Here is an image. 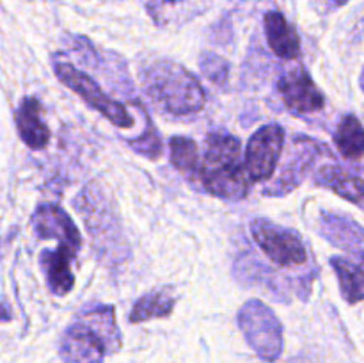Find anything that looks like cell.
Instances as JSON below:
<instances>
[{
  "label": "cell",
  "instance_id": "cell-5",
  "mask_svg": "<svg viewBox=\"0 0 364 363\" xmlns=\"http://www.w3.org/2000/svg\"><path fill=\"white\" fill-rule=\"evenodd\" d=\"M53 71H55L59 80L63 82L66 88H70L71 91L77 93L91 109L98 110V112L102 114V116H105L112 125H116V127L119 128H130L132 125H134V117L128 112L127 107H124L123 103L110 98V96L103 91L102 85H100L95 78L89 77L87 73L77 70L73 64L66 63V60H55V63H53Z\"/></svg>",
  "mask_w": 364,
  "mask_h": 363
},
{
  "label": "cell",
  "instance_id": "cell-22",
  "mask_svg": "<svg viewBox=\"0 0 364 363\" xmlns=\"http://www.w3.org/2000/svg\"><path fill=\"white\" fill-rule=\"evenodd\" d=\"M130 146L141 155L149 157V159H159L162 155V137H160L159 130L153 127L148 121L146 132L137 139V141H130Z\"/></svg>",
  "mask_w": 364,
  "mask_h": 363
},
{
  "label": "cell",
  "instance_id": "cell-11",
  "mask_svg": "<svg viewBox=\"0 0 364 363\" xmlns=\"http://www.w3.org/2000/svg\"><path fill=\"white\" fill-rule=\"evenodd\" d=\"M318 231L336 248L354 256H364V230L354 219L341 214L322 212Z\"/></svg>",
  "mask_w": 364,
  "mask_h": 363
},
{
  "label": "cell",
  "instance_id": "cell-24",
  "mask_svg": "<svg viewBox=\"0 0 364 363\" xmlns=\"http://www.w3.org/2000/svg\"><path fill=\"white\" fill-rule=\"evenodd\" d=\"M361 88H363V91H364V70H363V73H361Z\"/></svg>",
  "mask_w": 364,
  "mask_h": 363
},
{
  "label": "cell",
  "instance_id": "cell-13",
  "mask_svg": "<svg viewBox=\"0 0 364 363\" xmlns=\"http://www.w3.org/2000/svg\"><path fill=\"white\" fill-rule=\"evenodd\" d=\"M212 6V0H148V13L159 27H181L201 16Z\"/></svg>",
  "mask_w": 364,
  "mask_h": 363
},
{
  "label": "cell",
  "instance_id": "cell-15",
  "mask_svg": "<svg viewBox=\"0 0 364 363\" xmlns=\"http://www.w3.org/2000/svg\"><path fill=\"white\" fill-rule=\"evenodd\" d=\"M16 128L21 141L31 149H43L50 142V128L43 120V109L39 100L23 98L16 110Z\"/></svg>",
  "mask_w": 364,
  "mask_h": 363
},
{
  "label": "cell",
  "instance_id": "cell-17",
  "mask_svg": "<svg viewBox=\"0 0 364 363\" xmlns=\"http://www.w3.org/2000/svg\"><path fill=\"white\" fill-rule=\"evenodd\" d=\"M334 273L340 281L341 295L347 302H355L364 299V256L347 258V256H333L331 258Z\"/></svg>",
  "mask_w": 364,
  "mask_h": 363
},
{
  "label": "cell",
  "instance_id": "cell-16",
  "mask_svg": "<svg viewBox=\"0 0 364 363\" xmlns=\"http://www.w3.org/2000/svg\"><path fill=\"white\" fill-rule=\"evenodd\" d=\"M315 182L364 209V177L361 174L341 166H323L315 173Z\"/></svg>",
  "mask_w": 364,
  "mask_h": 363
},
{
  "label": "cell",
  "instance_id": "cell-19",
  "mask_svg": "<svg viewBox=\"0 0 364 363\" xmlns=\"http://www.w3.org/2000/svg\"><path fill=\"white\" fill-rule=\"evenodd\" d=\"M334 142L341 155L348 160H359L364 157V128L355 116L341 117L334 134Z\"/></svg>",
  "mask_w": 364,
  "mask_h": 363
},
{
  "label": "cell",
  "instance_id": "cell-18",
  "mask_svg": "<svg viewBox=\"0 0 364 363\" xmlns=\"http://www.w3.org/2000/svg\"><path fill=\"white\" fill-rule=\"evenodd\" d=\"M176 301L178 298L171 287H164L159 288V290L148 292L132 308L130 322L137 324L151 319H166V317H169L173 313Z\"/></svg>",
  "mask_w": 364,
  "mask_h": 363
},
{
  "label": "cell",
  "instance_id": "cell-8",
  "mask_svg": "<svg viewBox=\"0 0 364 363\" xmlns=\"http://www.w3.org/2000/svg\"><path fill=\"white\" fill-rule=\"evenodd\" d=\"M323 152H327V148L315 139H294L290 155H288L287 162L283 164V169L263 192L269 196H284L297 189Z\"/></svg>",
  "mask_w": 364,
  "mask_h": 363
},
{
  "label": "cell",
  "instance_id": "cell-20",
  "mask_svg": "<svg viewBox=\"0 0 364 363\" xmlns=\"http://www.w3.org/2000/svg\"><path fill=\"white\" fill-rule=\"evenodd\" d=\"M171 164L180 171L188 180L199 178V169H201V159L198 153V144L191 137L185 135H174L169 141Z\"/></svg>",
  "mask_w": 364,
  "mask_h": 363
},
{
  "label": "cell",
  "instance_id": "cell-3",
  "mask_svg": "<svg viewBox=\"0 0 364 363\" xmlns=\"http://www.w3.org/2000/svg\"><path fill=\"white\" fill-rule=\"evenodd\" d=\"M121 345L112 306L85 312L60 340V356L66 363H102L107 351Z\"/></svg>",
  "mask_w": 364,
  "mask_h": 363
},
{
  "label": "cell",
  "instance_id": "cell-1",
  "mask_svg": "<svg viewBox=\"0 0 364 363\" xmlns=\"http://www.w3.org/2000/svg\"><path fill=\"white\" fill-rule=\"evenodd\" d=\"M141 80L153 105L171 116H191L199 112L206 103L201 82L174 60H151L142 68Z\"/></svg>",
  "mask_w": 364,
  "mask_h": 363
},
{
  "label": "cell",
  "instance_id": "cell-4",
  "mask_svg": "<svg viewBox=\"0 0 364 363\" xmlns=\"http://www.w3.org/2000/svg\"><path fill=\"white\" fill-rule=\"evenodd\" d=\"M238 327L259 358L265 362L279 358L283 352V326L265 302L249 299L238 312Z\"/></svg>",
  "mask_w": 364,
  "mask_h": 363
},
{
  "label": "cell",
  "instance_id": "cell-6",
  "mask_svg": "<svg viewBox=\"0 0 364 363\" xmlns=\"http://www.w3.org/2000/svg\"><path fill=\"white\" fill-rule=\"evenodd\" d=\"M251 233L270 262L281 267L302 265L308 260L304 241L295 230L258 217L251 223Z\"/></svg>",
  "mask_w": 364,
  "mask_h": 363
},
{
  "label": "cell",
  "instance_id": "cell-9",
  "mask_svg": "<svg viewBox=\"0 0 364 363\" xmlns=\"http://www.w3.org/2000/svg\"><path fill=\"white\" fill-rule=\"evenodd\" d=\"M277 91L284 107L297 116L320 112L326 105L323 93L304 68H291L284 71L277 80Z\"/></svg>",
  "mask_w": 364,
  "mask_h": 363
},
{
  "label": "cell",
  "instance_id": "cell-14",
  "mask_svg": "<svg viewBox=\"0 0 364 363\" xmlns=\"http://www.w3.org/2000/svg\"><path fill=\"white\" fill-rule=\"evenodd\" d=\"M267 43L277 57L294 60L301 56V39L294 25L279 11H269L263 18Z\"/></svg>",
  "mask_w": 364,
  "mask_h": 363
},
{
  "label": "cell",
  "instance_id": "cell-2",
  "mask_svg": "<svg viewBox=\"0 0 364 363\" xmlns=\"http://www.w3.org/2000/svg\"><path fill=\"white\" fill-rule=\"evenodd\" d=\"M240 149V141L228 132H215L206 137L199 180L210 194L231 201L247 196L251 178L242 162Z\"/></svg>",
  "mask_w": 364,
  "mask_h": 363
},
{
  "label": "cell",
  "instance_id": "cell-23",
  "mask_svg": "<svg viewBox=\"0 0 364 363\" xmlns=\"http://www.w3.org/2000/svg\"><path fill=\"white\" fill-rule=\"evenodd\" d=\"M334 4H336V6H343V4H347V2H350V0H333Z\"/></svg>",
  "mask_w": 364,
  "mask_h": 363
},
{
  "label": "cell",
  "instance_id": "cell-12",
  "mask_svg": "<svg viewBox=\"0 0 364 363\" xmlns=\"http://www.w3.org/2000/svg\"><path fill=\"white\" fill-rule=\"evenodd\" d=\"M77 249L60 242L55 249H45L39 263L43 267L50 290L55 295H66L75 285V274L71 269Z\"/></svg>",
  "mask_w": 364,
  "mask_h": 363
},
{
  "label": "cell",
  "instance_id": "cell-10",
  "mask_svg": "<svg viewBox=\"0 0 364 363\" xmlns=\"http://www.w3.org/2000/svg\"><path fill=\"white\" fill-rule=\"evenodd\" d=\"M32 230L43 241L57 238L59 244L63 242L77 251L82 246L80 231L75 226L73 219L60 206L52 205V203H45L36 209L32 216Z\"/></svg>",
  "mask_w": 364,
  "mask_h": 363
},
{
  "label": "cell",
  "instance_id": "cell-21",
  "mask_svg": "<svg viewBox=\"0 0 364 363\" xmlns=\"http://www.w3.org/2000/svg\"><path fill=\"white\" fill-rule=\"evenodd\" d=\"M199 66H201L203 75L220 88H224L230 80V63L217 53H203L199 59Z\"/></svg>",
  "mask_w": 364,
  "mask_h": 363
},
{
  "label": "cell",
  "instance_id": "cell-7",
  "mask_svg": "<svg viewBox=\"0 0 364 363\" xmlns=\"http://www.w3.org/2000/svg\"><path fill=\"white\" fill-rule=\"evenodd\" d=\"M284 146V128L281 125H265L251 135L245 149V169L251 182L270 180L276 173Z\"/></svg>",
  "mask_w": 364,
  "mask_h": 363
}]
</instances>
